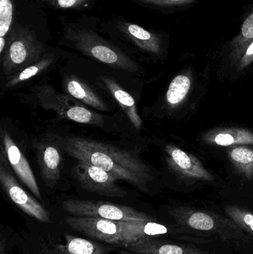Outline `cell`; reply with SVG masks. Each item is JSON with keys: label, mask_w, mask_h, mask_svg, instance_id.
<instances>
[{"label": "cell", "mask_w": 253, "mask_h": 254, "mask_svg": "<svg viewBox=\"0 0 253 254\" xmlns=\"http://www.w3.org/2000/svg\"><path fill=\"white\" fill-rule=\"evenodd\" d=\"M62 41L65 46L111 68L132 73L140 71V65L135 60L81 19L65 24Z\"/></svg>", "instance_id": "2"}, {"label": "cell", "mask_w": 253, "mask_h": 254, "mask_svg": "<svg viewBox=\"0 0 253 254\" xmlns=\"http://www.w3.org/2000/svg\"><path fill=\"white\" fill-rule=\"evenodd\" d=\"M34 94L37 104L42 108L54 112L61 119L83 125H103L102 115L89 110L69 95L57 92L50 85L37 86L34 88Z\"/></svg>", "instance_id": "5"}, {"label": "cell", "mask_w": 253, "mask_h": 254, "mask_svg": "<svg viewBox=\"0 0 253 254\" xmlns=\"http://www.w3.org/2000/svg\"><path fill=\"white\" fill-rule=\"evenodd\" d=\"M37 160L40 172L48 185H56L60 179V153L56 146L50 143H40L37 148Z\"/></svg>", "instance_id": "18"}, {"label": "cell", "mask_w": 253, "mask_h": 254, "mask_svg": "<svg viewBox=\"0 0 253 254\" xmlns=\"http://www.w3.org/2000/svg\"><path fill=\"white\" fill-rule=\"evenodd\" d=\"M62 87L67 95L100 111H108V105L83 79L74 74H64Z\"/></svg>", "instance_id": "16"}, {"label": "cell", "mask_w": 253, "mask_h": 254, "mask_svg": "<svg viewBox=\"0 0 253 254\" xmlns=\"http://www.w3.org/2000/svg\"><path fill=\"white\" fill-rule=\"evenodd\" d=\"M0 182L10 200L24 213L40 222L46 223L51 222L49 212L19 185L1 158Z\"/></svg>", "instance_id": "10"}, {"label": "cell", "mask_w": 253, "mask_h": 254, "mask_svg": "<svg viewBox=\"0 0 253 254\" xmlns=\"http://www.w3.org/2000/svg\"><path fill=\"white\" fill-rule=\"evenodd\" d=\"M226 214L253 238V213L238 206L224 207Z\"/></svg>", "instance_id": "24"}, {"label": "cell", "mask_w": 253, "mask_h": 254, "mask_svg": "<svg viewBox=\"0 0 253 254\" xmlns=\"http://www.w3.org/2000/svg\"><path fill=\"white\" fill-rule=\"evenodd\" d=\"M46 55V49L32 31L14 25L7 38V46L1 56L4 75L11 76L35 64Z\"/></svg>", "instance_id": "4"}, {"label": "cell", "mask_w": 253, "mask_h": 254, "mask_svg": "<svg viewBox=\"0 0 253 254\" xmlns=\"http://www.w3.org/2000/svg\"><path fill=\"white\" fill-rule=\"evenodd\" d=\"M103 32L119 38L134 46L143 53L160 56L163 52L161 35L156 31L147 30L141 25L126 20L123 17L113 18L102 25Z\"/></svg>", "instance_id": "7"}, {"label": "cell", "mask_w": 253, "mask_h": 254, "mask_svg": "<svg viewBox=\"0 0 253 254\" xmlns=\"http://www.w3.org/2000/svg\"><path fill=\"white\" fill-rule=\"evenodd\" d=\"M74 174L82 188L89 192L119 198L127 195V192L116 184V178L92 164L77 161L74 167Z\"/></svg>", "instance_id": "9"}, {"label": "cell", "mask_w": 253, "mask_h": 254, "mask_svg": "<svg viewBox=\"0 0 253 254\" xmlns=\"http://www.w3.org/2000/svg\"><path fill=\"white\" fill-rule=\"evenodd\" d=\"M118 254H141L138 253H135V252H130V251L126 250V249H123Z\"/></svg>", "instance_id": "29"}, {"label": "cell", "mask_w": 253, "mask_h": 254, "mask_svg": "<svg viewBox=\"0 0 253 254\" xmlns=\"http://www.w3.org/2000/svg\"><path fill=\"white\" fill-rule=\"evenodd\" d=\"M138 5L153 8H168L192 4L196 0H132Z\"/></svg>", "instance_id": "27"}, {"label": "cell", "mask_w": 253, "mask_h": 254, "mask_svg": "<svg viewBox=\"0 0 253 254\" xmlns=\"http://www.w3.org/2000/svg\"><path fill=\"white\" fill-rule=\"evenodd\" d=\"M64 149L77 161L99 167L117 181H123L143 192H148L152 180L151 170L133 152L81 137H67Z\"/></svg>", "instance_id": "1"}, {"label": "cell", "mask_w": 253, "mask_h": 254, "mask_svg": "<svg viewBox=\"0 0 253 254\" xmlns=\"http://www.w3.org/2000/svg\"><path fill=\"white\" fill-rule=\"evenodd\" d=\"M229 158L236 170L249 180L253 179V149L235 146L228 151Z\"/></svg>", "instance_id": "23"}, {"label": "cell", "mask_w": 253, "mask_h": 254, "mask_svg": "<svg viewBox=\"0 0 253 254\" xmlns=\"http://www.w3.org/2000/svg\"><path fill=\"white\" fill-rule=\"evenodd\" d=\"M253 62V41L247 48L245 52L242 55V58L238 63V71H243L244 69L249 66Z\"/></svg>", "instance_id": "28"}, {"label": "cell", "mask_w": 253, "mask_h": 254, "mask_svg": "<svg viewBox=\"0 0 253 254\" xmlns=\"http://www.w3.org/2000/svg\"><path fill=\"white\" fill-rule=\"evenodd\" d=\"M123 245L134 243L141 239L159 238L160 237H173L193 243H209V240L201 237L192 230L175 225L157 223L155 221H128L120 222ZM206 237V236H205Z\"/></svg>", "instance_id": "8"}, {"label": "cell", "mask_w": 253, "mask_h": 254, "mask_svg": "<svg viewBox=\"0 0 253 254\" xmlns=\"http://www.w3.org/2000/svg\"><path fill=\"white\" fill-rule=\"evenodd\" d=\"M100 80L102 82L110 95L120 106L133 127L136 129H141L143 121L138 113L136 102L133 97L127 91L125 90L112 77L102 76Z\"/></svg>", "instance_id": "17"}, {"label": "cell", "mask_w": 253, "mask_h": 254, "mask_svg": "<svg viewBox=\"0 0 253 254\" xmlns=\"http://www.w3.org/2000/svg\"><path fill=\"white\" fill-rule=\"evenodd\" d=\"M169 213L177 225L187 229L215 234L228 243H251L253 238L230 218L216 213L185 207L169 209Z\"/></svg>", "instance_id": "3"}, {"label": "cell", "mask_w": 253, "mask_h": 254, "mask_svg": "<svg viewBox=\"0 0 253 254\" xmlns=\"http://www.w3.org/2000/svg\"><path fill=\"white\" fill-rule=\"evenodd\" d=\"M202 140L210 146H251L253 145V132L239 127L213 128L203 133Z\"/></svg>", "instance_id": "15"}, {"label": "cell", "mask_w": 253, "mask_h": 254, "mask_svg": "<svg viewBox=\"0 0 253 254\" xmlns=\"http://www.w3.org/2000/svg\"><path fill=\"white\" fill-rule=\"evenodd\" d=\"M66 246L65 249L68 254H107L112 248L80 237L65 234Z\"/></svg>", "instance_id": "22"}, {"label": "cell", "mask_w": 253, "mask_h": 254, "mask_svg": "<svg viewBox=\"0 0 253 254\" xmlns=\"http://www.w3.org/2000/svg\"><path fill=\"white\" fill-rule=\"evenodd\" d=\"M65 222L74 231L107 244L122 246L124 243L120 222L74 216L65 218Z\"/></svg>", "instance_id": "11"}, {"label": "cell", "mask_w": 253, "mask_h": 254, "mask_svg": "<svg viewBox=\"0 0 253 254\" xmlns=\"http://www.w3.org/2000/svg\"><path fill=\"white\" fill-rule=\"evenodd\" d=\"M123 249L141 254H209L196 246L166 241L159 238L141 239L123 245Z\"/></svg>", "instance_id": "14"}, {"label": "cell", "mask_w": 253, "mask_h": 254, "mask_svg": "<svg viewBox=\"0 0 253 254\" xmlns=\"http://www.w3.org/2000/svg\"><path fill=\"white\" fill-rule=\"evenodd\" d=\"M55 57L53 54H46L42 59L35 64L21 70L13 75L8 76L4 85L5 89H12L18 85L27 81L29 79L38 75L51 66L54 62Z\"/></svg>", "instance_id": "19"}, {"label": "cell", "mask_w": 253, "mask_h": 254, "mask_svg": "<svg viewBox=\"0 0 253 254\" xmlns=\"http://www.w3.org/2000/svg\"><path fill=\"white\" fill-rule=\"evenodd\" d=\"M1 152L4 153L19 180L30 190L36 198L42 199L38 183L28 160L5 128H1Z\"/></svg>", "instance_id": "12"}, {"label": "cell", "mask_w": 253, "mask_h": 254, "mask_svg": "<svg viewBox=\"0 0 253 254\" xmlns=\"http://www.w3.org/2000/svg\"><path fill=\"white\" fill-rule=\"evenodd\" d=\"M165 151L167 154L168 165L177 173L195 180H213L212 175L194 155L172 144L166 145Z\"/></svg>", "instance_id": "13"}, {"label": "cell", "mask_w": 253, "mask_h": 254, "mask_svg": "<svg viewBox=\"0 0 253 254\" xmlns=\"http://www.w3.org/2000/svg\"><path fill=\"white\" fill-rule=\"evenodd\" d=\"M62 208L71 216L99 218L115 222L155 221V219L129 206L105 201L68 199L62 202Z\"/></svg>", "instance_id": "6"}, {"label": "cell", "mask_w": 253, "mask_h": 254, "mask_svg": "<svg viewBox=\"0 0 253 254\" xmlns=\"http://www.w3.org/2000/svg\"><path fill=\"white\" fill-rule=\"evenodd\" d=\"M253 41V12L244 21L240 33L230 43V58L231 62L237 65L244 52Z\"/></svg>", "instance_id": "20"}, {"label": "cell", "mask_w": 253, "mask_h": 254, "mask_svg": "<svg viewBox=\"0 0 253 254\" xmlns=\"http://www.w3.org/2000/svg\"><path fill=\"white\" fill-rule=\"evenodd\" d=\"M192 86L188 74H181L174 77L166 91V101L171 109L179 107L187 98Z\"/></svg>", "instance_id": "21"}, {"label": "cell", "mask_w": 253, "mask_h": 254, "mask_svg": "<svg viewBox=\"0 0 253 254\" xmlns=\"http://www.w3.org/2000/svg\"><path fill=\"white\" fill-rule=\"evenodd\" d=\"M40 2L56 10H82L89 8L95 0H38Z\"/></svg>", "instance_id": "26"}, {"label": "cell", "mask_w": 253, "mask_h": 254, "mask_svg": "<svg viewBox=\"0 0 253 254\" xmlns=\"http://www.w3.org/2000/svg\"><path fill=\"white\" fill-rule=\"evenodd\" d=\"M14 3L13 0H0V37L7 39L13 28Z\"/></svg>", "instance_id": "25"}]
</instances>
